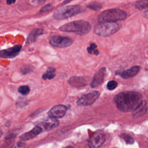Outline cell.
<instances>
[{
    "label": "cell",
    "mask_w": 148,
    "mask_h": 148,
    "mask_svg": "<svg viewBox=\"0 0 148 148\" xmlns=\"http://www.w3.org/2000/svg\"><path fill=\"white\" fill-rule=\"evenodd\" d=\"M16 1V0H7L6 2L8 4H11L13 3H14Z\"/></svg>",
    "instance_id": "cell-28"
},
{
    "label": "cell",
    "mask_w": 148,
    "mask_h": 148,
    "mask_svg": "<svg viewBox=\"0 0 148 148\" xmlns=\"http://www.w3.org/2000/svg\"><path fill=\"white\" fill-rule=\"evenodd\" d=\"M120 137L127 144H133L134 142V139L133 138L128 134H122Z\"/></svg>",
    "instance_id": "cell-20"
},
{
    "label": "cell",
    "mask_w": 148,
    "mask_h": 148,
    "mask_svg": "<svg viewBox=\"0 0 148 148\" xmlns=\"http://www.w3.org/2000/svg\"><path fill=\"white\" fill-rule=\"evenodd\" d=\"M59 123V121L57 119L49 117L42 120L38 125L42 128L43 132H44L51 130L57 127Z\"/></svg>",
    "instance_id": "cell-9"
},
{
    "label": "cell",
    "mask_w": 148,
    "mask_h": 148,
    "mask_svg": "<svg viewBox=\"0 0 148 148\" xmlns=\"http://www.w3.org/2000/svg\"><path fill=\"white\" fill-rule=\"evenodd\" d=\"M106 74V69L104 67L101 68L94 75L90 83V86L92 88H95L101 85L103 82Z\"/></svg>",
    "instance_id": "cell-10"
},
{
    "label": "cell",
    "mask_w": 148,
    "mask_h": 148,
    "mask_svg": "<svg viewBox=\"0 0 148 148\" xmlns=\"http://www.w3.org/2000/svg\"><path fill=\"white\" fill-rule=\"evenodd\" d=\"M119 28V25L116 22H101L95 27L94 32L98 36L106 37L115 34Z\"/></svg>",
    "instance_id": "cell-5"
},
{
    "label": "cell",
    "mask_w": 148,
    "mask_h": 148,
    "mask_svg": "<svg viewBox=\"0 0 148 148\" xmlns=\"http://www.w3.org/2000/svg\"><path fill=\"white\" fill-rule=\"evenodd\" d=\"M21 45H16L7 49L0 51V57L12 58L16 57L21 49Z\"/></svg>",
    "instance_id": "cell-12"
},
{
    "label": "cell",
    "mask_w": 148,
    "mask_h": 148,
    "mask_svg": "<svg viewBox=\"0 0 148 148\" xmlns=\"http://www.w3.org/2000/svg\"><path fill=\"white\" fill-rule=\"evenodd\" d=\"M87 51L91 54H94L96 56L98 55L99 54V51L97 50V46L94 43L90 44V46L87 48Z\"/></svg>",
    "instance_id": "cell-19"
},
{
    "label": "cell",
    "mask_w": 148,
    "mask_h": 148,
    "mask_svg": "<svg viewBox=\"0 0 148 148\" xmlns=\"http://www.w3.org/2000/svg\"><path fill=\"white\" fill-rule=\"evenodd\" d=\"M100 93L99 91H95L84 94L81 96L76 102V103L80 106H88L94 103L99 98Z\"/></svg>",
    "instance_id": "cell-8"
},
{
    "label": "cell",
    "mask_w": 148,
    "mask_h": 148,
    "mask_svg": "<svg viewBox=\"0 0 148 148\" xmlns=\"http://www.w3.org/2000/svg\"><path fill=\"white\" fill-rule=\"evenodd\" d=\"M142 95L136 91H124L116 95L114 102L117 109L123 112H134L142 102Z\"/></svg>",
    "instance_id": "cell-1"
},
{
    "label": "cell",
    "mask_w": 148,
    "mask_h": 148,
    "mask_svg": "<svg viewBox=\"0 0 148 148\" xmlns=\"http://www.w3.org/2000/svg\"><path fill=\"white\" fill-rule=\"evenodd\" d=\"M43 29H40V28L34 29L33 31H31L28 38H27V42L28 43H31V42H35V40L36 39V38L38 36H39V35H42L43 34Z\"/></svg>",
    "instance_id": "cell-17"
},
{
    "label": "cell",
    "mask_w": 148,
    "mask_h": 148,
    "mask_svg": "<svg viewBox=\"0 0 148 148\" xmlns=\"http://www.w3.org/2000/svg\"><path fill=\"white\" fill-rule=\"evenodd\" d=\"M56 76V69L54 68L50 67L47 69V71L43 75V79H52Z\"/></svg>",
    "instance_id": "cell-18"
},
{
    "label": "cell",
    "mask_w": 148,
    "mask_h": 148,
    "mask_svg": "<svg viewBox=\"0 0 148 148\" xmlns=\"http://www.w3.org/2000/svg\"><path fill=\"white\" fill-rule=\"evenodd\" d=\"M127 17L126 13L119 9L106 10L98 16V21L101 22H117L124 20Z\"/></svg>",
    "instance_id": "cell-4"
},
{
    "label": "cell",
    "mask_w": 148,
    "mask_h": 148,
    "mask_svg": "<svg viewBox=\"0 0 148 148\" xmlns=\"http://www.w3.org/2000/svg\"><path fill=\"white\" fill-rule=\"evenodd\" d=\"M37 1H40V2L42 1H42H44L45 0H37Z\"/></svg>",
    "instance_id": "cell-30"
},
{
    "label": "cell",
    "mask_w": 148,
    "mask_h": 148,
    "mask_svg": "<svg viewBox=\"0 0 148 148\" xmlns=\"http://www.w3.org/2000/svg\"><path fill=\"white\" fill-rule=\"evenodd\" d=\"M140 69L139 66L136 65L118 73L123 79H128L135 76L139 72Z\"/></svg>",
    "instance_id": "cell-15"
},
{
    "label": "cell",
    "mask_w": 148,
    "mask_h": 148,
    "mask_svg": "<svg viewBox=\"0 0 148 148\" xmlns=\"http://www.w3.org/2000/svg\"><path fill=\"white\" fill-rule=\"evenodd\" d=\"M117 86V82L114 80L109 81L106 85V87L109 90H113Z\"/></svg>",
    "instance_id": "cell-24"
},
{
    "label": "cell",
    "mask_w": 148,
    "mask_h": 148,
    "mask_svg": "<svg viewBox=\"0 0 148 148\" xmlns=\"http://www.w3.org/2000/svg\"><path fill=\"white\" fill-rule=\"evenodd\" d=\"M67 108L63 105H58L53 106L48 112L49 117L56 119L62 117L66 113Z\"/></svg>",
    "instance_id": "cell-11"
},
{
    "label": "cell",
    "mask_w": 148,
    "mask_h": 148,
    "mask_svg": "<svg viewBox=\"0 0 148 148\" xmlns=\"http://www.w3.org/2000/svg\"><path fill=\"white\" fill-rule=\"evenodd\" d=\"M135 7L138 9H143L146 8H148V0H142L136 2Z\"/></svg>",
    "instance_id": "cell-21"
},
{
    "label": "cell",
    "mask_w": 148,
    "mask_h": 148,
    "mask_svg": "<svg viewBox=\"0 0 148 148\" xmlns=\"http://www.w3.org/2000/svg\"><path fill=\"white\" fill-rule=\"evenodd\" d=\"M89 78L86 76H73L68 80V83L73 87L80 88L87 86Z\"/></svg>",
    "instance_id": "cell-13"
},
{
    "label": "cell",
    "mask_w": 148,
    "mask_h": 148,
    "mask_svg": "<svg viewBox=\"0 0 148 148\" xmlns=\"http://www.w3.org/2000/svg\"><path fill=\"white\" fill-rule=\"evenodd\" d=\"M42 132L43 131L42 128L39 125H37L29 131L21 135L20 136V138L21 140H23V141L29 140L34 139Z\"/></svg>",
    "instance_id": "cell-14"
},
{
    "label": "cell",
    "mask_w": 148,
    "mask_h": 148,
    "mask_svg": "<svg viewBox=\"0 0 148 148\" xmlns=\"http://www.w3.org/2000/svg\"><path fill=\"white\" fill-rule=\"evenodd\" d=\"M51 8V5L50 4H48L47 5H45V6H43L41 10H40V12H46L49 10H50V9Z\"/></svg>",
    "instance_id": "cell-25"
},
{
    "label": "cell",
    "mask_w": 148,
    "mask_h": 148,
    "mask_svg": "<svg viewBox=\"0 0 148 148\" xmlns=\"http://www.w3.org/2000/svg\"><path fill=\"white\" fill-rule=\"evenodd\" d=\"M148 110V100L142 101L139 106L133 112L134 117H138L145 114Z\"/></svg>",
    "instance_id": "cell-16"
},
{
    "label": "cell",
    "mask_w": 148,
    "mask_h": 148,
    "mask_svg": "<svg viewBox=\"0 0 148 148\" xmlns=\"http://www.w3.org/2000/svg\"><path fill=\"white\" fill-rule=\"evenodd\" d=\"M49 40L51 46L58 48L67 47L73 43V40L71 38L58 35H51Z\"/></svg>",
    "instance_id": "cell-6"
},
{
    "label": "cell",
    "mask_w": 148,
    "mask_h": 148,
    "mask_svg": "<svg viewBox=\"0 0 148 148\" xmlns=\"http://www.w3.org/2000/svg\"><path fill=\"white\" fill-rule=\"evenodd\" d=\"M87 7L95 11H98L102 8V5L98 2H93L89 3L87 5Z\"/></svg>",
    "instance_id": "cell-22"
},
{
    "label": "cell",
    "mask_w": 148,
    "mask_h": 148,
    "mask_svg": "<svg viewBox=\"0 0 148 148\" xmlns=\"http://www.w3.org/2000/svg\"><path fill=\"white\" fill-rule=\"evenodd\" d=\"M72 1V0H65V1H64V3H68V2H69L70 1Z\"/></svg>",
    "instance_id": "cell-29"
},
{
    "label": "cell",
    "mask_w": 148,
    "mask_h": 148,
    "mask_svg": "<svg viewBox=\"0 0 148 148\" xmlns=\"http://www.w3.org/2000/svg\"><path fill=\"white\" fill-rule=\"evenodd\" d=\"M30 91V88L28 86L24 85L21 86L18 88V91L23 95H27Z\"/></svg>",
    "instance_id": "cell-23"
},
{
    "label": "cell",
    "mask_w": 148,
    "mask_h": 148,
    "mask_svg": "<svg viewBox=\"0 0 148 148\" xmlns=\"http://www.w3.org/2000/svg\"><path fill=\"white\" fill-rule=\"evenodd\" d=\"M85 8L80 5H70L60 8L53 14L56 20L67 19L85 11Z\"/></svg>",
    "instance_id": "cell-3"
},
{
    "label": "cell",
    "mask_w": 148,
    "mask_h": 148,
    "mask_svg": "<svg viewBox=\"0 0 148 148\" xmlns=\"http://www.w3.org/2000/svg\"><path fill=\"white\" fill-rule=\"evenodd\" d=\"M31 70H32L31 68H29V67H26V68H23L21 69V72H22V73L26 74V73L29 72Z\"/></svg>",
    "instance_id": "cell-26"
},
{
    "label": "cell",
    "mask_w": 148,
    "mask_h": 148,
    "mask_svg": "<svg viewBox=\"0 0 148 148\" xmlns=\"http://www.w3.org/2000/svg\"><path fill=\"white\" fill-rule=\"evenodd\" d=\"M91 28L90 24L84 20H77L68 23L60 27V30L64 32H73L79 35L88 34Z\"/></svg>",
    "instance_id": "cell-2"
},
{
    "label": "cell",
    "mask_w": 148,
    "mask_h": 148,
    "mask_svg": "<svg viewBox=\"0 0 148 148\" xmlns=\"http://www.w3.org/2000/svg\"><path fill=\"white\" fill-rule=\"evenodd\" d=\"M106 136L101 130L95 131L88 140V146L91 148H97L101 146L105 141Z\"/></svg>",
    "instance_id": "cell-7"
},
{
    "label": "cell",
    "mask_w": 148,
    "mask_h": 148,
    "mask_svg": "<svg viewBox=\"0 0 148 148\" xmlns=\"http://www.w3.org/2000/svg\"><path fill=\"white\" fill-rule=\"evenodd\" d=\"M143 17H144L146 18H148V10L145 11L142 14Z\"/></svg>",
    "instance_id": "cell-27"
}]
</instances>
